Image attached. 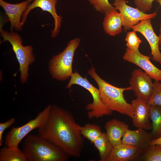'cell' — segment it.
I'll return each instance as SVG.
<instances>
[{
  "label": "cell",
  "mask_w": 161,
  "mask_h": 161,
  "mask_svg": "<svg viewBox=\"0 0 161 161\" xmlns=\"http://www.w3.org/2000/svg\"><path fill=\"white\" fill-rule=\"evenodd\" d=\"M81 126L68 110L52 105L49 116L38 134L61 148L69 157H78L84 146Z\"/></svg>",
  "instance_id": "obj_1"
},
{
  "label": "cell",
  "mask_w": 161,
  "mask_h": 161,
  "mask_svg": "<svg viewBox=\"0 0 161 161\" xmlns=\"http://www.w3.org/2000/svg\"><path fill=\"white\" fill-rule=\"evenodd\" d=\"M87 72L97 84L101 100L105 107L132 119L134 112L133 106L126 101L123 94L125 91L131 90V87H117L109 83L98 75L93 66Z\"/></svg>",
  "instance_id": "obj_2"
},
{
  "label": "cell",
  "mask_w": 161,
  "mask_h": 161,
  "mask_svg": "<svg viewBox=\"0 0 161 161\" xmlns=\"http://www.w3.org/2000/svg\"><path fill=\"white\" fill-rule=\"evenodd\" d=\"M27 161H66L69 156L61 148L38 134H29L22 149Z\"/></svg>",
  "instance_id": "obj_3"
},
{
  "label": "cell",
  "mask_w": 161,
  "mask_h": 161,
  "mask_svg": "<svg viewBox=\"0 0 161 161\" xmlns=\"http://www.w3.org/2000/svg\"><path fill=\"white\" fill-rule=\"evenodd\" d=\"M2 24L0 27V32L3 41H8L12 46L19 65L20 78L22 83H26L29 77V66L35 61V56L32 46H24L22 44L21 37L17 33L12 31L7 32L2 29Z\"/></svg>",
  "instance_id": "obj_4"
},
{
  "label": "cell",
  "mask_w": 161,
  "mask_h": 161,
  "mask_svg": "<svg viewBox=\"0 0 161 161\" xmlns=\"http://www.w3.org/2000/svg\"><path fill=\"white\" fill-rule=\"evenodd\" d=\"M80 41L78 38L71 40L62 52L53 56L50 60L49 69L53 78L63 81L70 78L73 73L72 65L75 53Z\"/></svg>",
  "instance_id": "obj_5"
},
{
  "label": "cell",
  "mask_w": 161,
  "mask_h": 161,
  "mask_svg": "<svg viewBox=\"0 0 161 161\" xmlns=\"http://www.w3.org/2000/svg\"><path fill=\"white\" fill-rule=\"evenodd\" d=\"M70 78L66 88H70L73 85H78L87 90L92 97V102L88 103L86 107L89 118H98L112 114L113 111L107 109L102 103L98 89L91 83L86 78L83 77L78 72L75 71Z\"/></svg>",
  "instance_id": "obj_6"
},
{
  "label": "cell",
  "mask_w": 161,
  "mask_h": 161,
  "mask_svg": "<svg viewBox=\"0 0 161 161\" xmlns=\"http://www.w3.org/2000/svg\"><path fill=\"white\" fill-rule=\"evenodd\" d=\"M52 105H49L39 112L34 119H31L24 125L13 127L7 133L4 140L6 146H18L20 142L33 130L38 129L46 121L49 114Z\"/></svg>",
  "instance_id": "obj_7"
},
{
  "label": "cell",
  "mask_w": 161,
  "mask_h": 161,
  "mask_svg": "<svg viewBox=\"0 0 161 161\" xmlns=\"http://www.w3.org/2000/svg\"><path fill=\"white\" fill-rule=\"evenodd\" d=\"M128 1L126 0H114L112 4L114 8L119 11L125 32L131 29L141 21L147 18H154L157 15V10L153 13L147 14L137 8L128 5Z\"/></svg>",
  "instance_id": "obj_8"
},
{
  "label": "cell",
  "mask_w": 161,
  "mask_h": 161,
  "mask_svg": "<svg viewBox=\"0 0 161 161\" xmlns=\"http://www.w3.org/2000/svg\"><path fill=\"white\" fill-rule=\"evenodd\" d=\"M151 78L141 69L133 70L129 80L130 86L135 95L148 101L153 92V83Z\"/></svg>",
  "instance_id": "obj_9"
},
{
  "label": "cell",
  "mask_w": 161,
  "mask_h": 161,
  "mask_svg": "<svg viewBox=\"0 0 161 161\" xmlns=\"http://www.w3.org/2000/svg\"><path fill=\"white\" fill-rule=\"evenodd\" d=\"M124 60L133 64L142 69L151 78L156 81H161V70L150 61V57L142 54L139 49H126L123 56Z\"/></svg>",
  "instance_id": "obj_10"
},
{
  "label": "cell",
  "mask_w": 161,
  "mask_h": 161,
  "mask_svg": "<svg viewBox=\"0 0 161 161\" xmlns=\"http://www.w3.org/2000/svg\"><path fill=\"white\" fill-rule=\"evenodd\" d=\"M57 0H34L29 5L23 13L21 19L23 26L25 22L27 17L30 11L36 7L41 8L43 11H47L52 16L54 20V27L51 31V37L54 38L58 34L61 28L62 17L57 13L56 6Z\"/></svg>",
  "instance_id": "obj_11"
},
{
  "label": "cell",
  "mask_w": 161,
  "mask_h": 161,
  "mask_svg": "<svg viewBox=\"0 0 161 161\" xmlns=\"http://www.w3.org/2000/svg\"><path fill=\"white\" fill-rule=\"evenodd\" d=\"M141 34L146 39L150 45L153 59L161 62V53L159 48L160 37L154 32L151 23V19L147 18L140 21L131 29Z\"/></svg>",
  "instance_id": "obj_12"
},
{
  "label": "cell",
  "mask_w": 161,
  "mask_h": 161,
  "mask_svg": "<svg viewBox=\"0 0 161 161\" xmlns=\"http://www.w3.org/2000/svg\"><path fill=\"white\" fill-rule=\"evenodd\" d=\"M27 0L20 3L13 4L0 0V5L4 10L10 24V30L20 31L23 26L21 17L29 5Z\"/></svg>",
  "instance_id": "obj_13"
},
{
  "label": "cell",
  "mask_w": 161,
  "mask_h": 161,
  "mask_svg": "<svg viewBox=\"0 0 161 161\" xmlns=\"http://www.w3.org/2000/svg\"><path fill=\"white\" fill-rule=\"evenodd\" d=\"M152 139L151 134L145 129L137 128L133 130L128 129L123 137L122 143L131 146L143 152L150 146Z\"/></svg>",
  "instance_id": "obj_14"
},
{
  "label": "cell",
  "mask_w": 161,
  "mask_h": 161,
  "mask_svg": "<svg viewBox=\"0 0 161 161\" xmlns=\"http://www.w3.org/2000/svg\"><path fill=\"white\" fill-rule=\"evenodd\" d=\"M131 103L134 110L132 118L134 126L145 130L151 129L152 124L150 121V106L148 101L137 97Z\"/></svg>",
  "instance_id": "obj_15"
},
{
  "label": "cell",
  "mask_w": 161,
  "mask_h": 161,
  "mask_svg": "<svg viewBox=\"0 0 161 161\" xmlns=\"http://www.w3.org/2000/svg\"><path fill=\"white\" fill-rule=\"evenodd\" d=\"M104 127L107 137L113 147L122 144L123 137L129 129L127 124L115 119L107 122Z\"/></svg>",
  "instance_id": "obj_16"
},
{
  "label": "cell",
  "mask_w": 161,
  "mask_h": 161,
  "mask_svg": "<svg viewBox=\"0 0 161 161\" xmlns=\"http://www.w3.org/2000/svg\"><path fill=\"white\" fill-rule=\"evenodd\" d=\"M104 14L103 26L105 32L113 36L121 33L123 23L120 13L114 8Z\"/></svg>",
  "instance_id": "obj_17"
},
{
  "label": "cell",
  "mask_w": 161,
  "mask_h": 161,
  "mask_svg": "<svg viewBox=\"0 0 161 161\" xmlns=\"http://www.w3.org/2000/svg\"><path fill=\"white\" fill-rule=\"evenodd\" d=\"M142 152L131 146L121 144L113 147L106 161H128L136 159Z\"/></svg>",
  "instance_id": "obj_18"
},
{
  "label": "cell",
  "mask_w": 161,
  "mask_h": 161,
  "mask_svg": "<svg viewBox=\"0 0 161 161\" xmlns=\"http://www.w3.org/2000/svg\"><path fill=\"white\" fill-rule=\"evenodd\" d=\"M0 161H27L22 149L18 146H6L0 149Z\"/></svg>",
  "instance_id": "obj_19"
},
{
  "label": "cell",
  "mask_w": 161,
  "mask_h": 161,
  "mask_svg": "<svg viewBox=\"0 0 161 161\" xmlns=\"http://www.w3.org/2000/svg\"><path fill=\"white\" fill-rule=\"evenodd\" d=\"M150 119L152 122V139L157 138L161 136V106H150Z\"/></svg>",
  "instance_id": "obj_20"
},
{
  "label": "cell",
  "mask_w": 161,
  "mask_h": 161,
  "mask_svg": "<svg viewBox=\"0 0 161 161\" xmlns=\"http://www.w3.org/2000/svg\"><path fill=\"white\" fill-rule=\"evenodd\" d=\"M93 143L99 152L100 161H106L113 147L109 142L106 133H103Z\"/></svg>",
  "instance_id": "obj_21"
},
{
  "label": "cell",
  "mask_w": 161,
  "mask_h": 161,
  "mask_svg": "<svg viewBox=\"0 0 161 161\" xmlns=\"http://www.w3.org/2000/svg\"><path fill=\"white\" fill-rule=\"evenodd\" d=\"M81 134L92 143L103 133L100 127L95 124L87 123L81 126Z\"/></svg>",
  "instance_id": "obj_22"
},
{
  "label": "cell",
  "mask_w": 161,
  "mask_h": 161,
  "mask_svg": "<svg viewBox=\"0 0 161 161\" xmlns=\"http://www.w3.org/2000/svg\"><path fill=\"white\" fill-rule=\"evenodd\" d=\"M143 160L145 161H161V145L150 146L145 151Z\"/></svg>",
  "instance_id": "obj_23"
},
{
  "label": "cell",
  "mask_w": 161,
  "mask_h": 161,
  "mask_svg": "<svg viewBox=\"0 0 161 161\" xmlns=\"http://www.w3.org/2000/svg\"><path fill=\"white\" fill-rule=\"evenodd\" d=\"M148 103L150 106H161V81L153 83L152 93Z\"/></svg>",
  "instance_id": "obj_24"
},
{
  "label": "cell",
  "mask_w": 161,
  "mask_h": 161,
  "mask_svg": "<svg viewBox=\"0 0 161 161\" xmlns=\"http://www.w3.org/2000/svg\"><path fill=\"white\" fill-rule=\"evenodd\" d=\"M95 9L101 13H105L114 8L108 0H88Z\"/></svg>",
  "instance_id": "obj_25"
},
{
  "label": "cell",
  "mask_w": 161,
  "mask_h": 161,
  "mask_svg": "<svg viewBox=\"0 0 161 161\" xmlns=\"http://www.w3.org/2000/svg\"><path fill=\"white\" fill-rule=\"evenodd\" d=\"M127 49L131 50L139 49L140 44L142 41L137 35L134 31L128 32L125 38Z\"/></svg>",
  "instance_id": "obj_26"
},
{
  "label": "cell",
  "mask_w": 161,
  "mask_h": 161,
  "mask_svg": "<svg viewBox=\"0 0 161 161\" xmlns=\"http://www.w3.org/2000/svg\"><path fill=\"white\" fill-rule=\"evenodd\" d=\"M154 0H134V2L137 8L146 13L151 10L152 7L153 2Z\"/></svg>",
  "instance_id": "obj_27"
},
{
  "label": "cell",
  "mask_w": 161,
  "mask_h": 161,
  "mask_svg": "<svg viewBox=\"0 0 161 161\" xmlns=\"http://www.w3.org/2000/svg\"><path fill=\"white\" fill-rule=\"evenodd\" d=\"M15 121V118H12L4 122L0 123V146H2L3 143V134L4 131L13 125Z\"/></svg>",
  "instance_id": "obj_28"
},
{
  "label": "cell",
  "mask_w": 161,
  "mask_h": 161,
  "mask_svg": "<svg viewBox=\"0 0 161 161\" xmlns=\"http://www.w3.org/2000/svg\"><path fill=\"white\" fill-rule=\"evenodd\" d=\"M150 144V145L156 144L161 145V136L157 138L152 139Z\"/></svg>",
  "instance_id": "obj_29"
},
{
  "label": "cell",
  "mask_w": 161,
  "mask_h": 161,
  "mask_svg": "<svg viewBox=\"0 0 161 161\" xmlns=\"http://www.w3.org/2000/svg\"><path fill=\"white\" fill-rule=\"evenodd\" d=\"M156 1H157V2L161 6V0H156ZM160 30H159V32H160V34L159 35H161V24H160Z\"/></svg>",
  "instance_id": "obj_30"
},
{
  "label": "cell",
  "mask_w": 161,
  "mask_h": 161,
  "mask_svg": "<svg viewBox=\"0 0 161 161\" xmlns=\"http://www.w3.org/2000/svg\"><path fill=\"white\" fill-rule=\"evenodd\" d=\"M159 36L160 37V41H159V45L161 46V35H159Z\"/></svg>",
  "instance_id": "obj_31"
},
{
  "label": "cell",
  "mask_w": 161,
  "mask_h": 161,
  "mask_svg": "<svg viewBox=\"0 0 161 161\" xmlns=\"http://www.w3.org/2000/svg\"><path fill=\"white\" fill-rule=\"evenodd\" d=\"M27 0V1H28L29 2H30V1H32L33 0Z\"/></svg>",
  "instance_id": "obj_32"
}]
</instances>
